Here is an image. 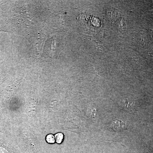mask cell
Instances as JSON below:
<instances>
[{
  "label": "cell",
  "instance_id": "1",
  "mask_svg": "<svg viewBox=\"0 0 153 153\" xmlns=\"http://www.w3.org/2000/svg\"><path fill=\"white\" fill-rule=\"evenodd\" d=\"M113 129L116 131H120L126 128V125L123 121L121 120H115L111 125Z\"/></svg>",
  "mask_w": 153,
  "mask_h": 153
},
{
  "label": "cell",
  "instance_id": "2",
  "mask_svg": "<svg viewBox=\"0 0 153 153\" xmlns=\"http://www.w3.org/2000/svg\"><path fill=\"white\" fill-rule=\"evenodd\" d=\"M63 134L61 133H58L56 134L55 135V139L56 142L58 143H60L63 141Z\"/></svg>",
  "mask_w": 153,
  "mask_h": 153
},
{
  "label": "cell",
  "instance_id": "3",
  "mask_svg": "<svg viewBox=\"0 0 153 153\" xmlns=\"http://www.w3.org/2000/svg\"><path fill=\"white\" fill-rule=\"evenodd\" d=\"M47 140L49 143H55V139L54 136L52 134H49L47 137Z\"/></svg>",
  "mask_w": 153,
  "mask_h": 153
},
{
  "label": "cell",
  "instance_id": "4",
  "mask_svg": "<svg viewBox=\"0 0 153 153\" xmlns=\"http://www.w3.org/2000/svg\"><path fill=\"white\" fill-rule=\"evenodd\" d=\"M3 30H2V29H1V28H0V31H3Z\"/></svg>",
  "mask_w": 153,
  "mask_h": 153
}]
</instances>
